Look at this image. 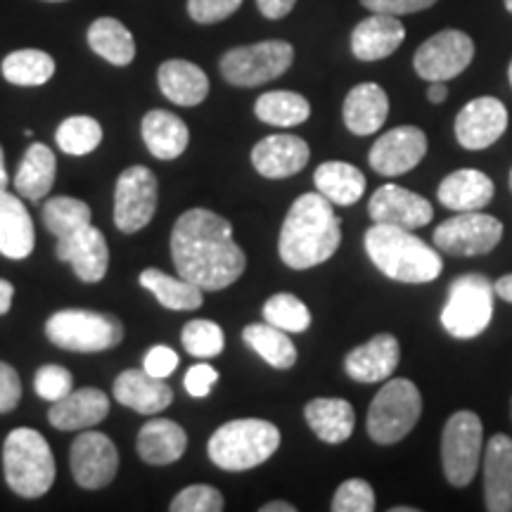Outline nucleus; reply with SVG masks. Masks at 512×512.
I'll use <instances>...</instances> for the list:
<instances>
[{"label":"nucleus","instance_id":"f257e3e1","mask_svg":"<svg viewBox=\"0 0 512 512\" xmlns=\"http://www.w3.org/2000/svg\"><path fill=\"white\" fill-rule=\"evenodd\" d=\"M171 259L181 278L204 292L226 290L245 273L247 256L233 240L228 219L209 209H190L171 230Z\"/></svg>","mask_w":512,"mask_h":512},{"label":"nucleus","instance_id":"f03ea898","mask_svg":"<svg viewBox=\"0 0 512 512\" xmlns=\"http://www.w3.org/2000/svg\"><path fill=\"white\" fill-rule=\"evenodd\" d=\"M342 242V221L335 204L320 192L297 197L280 228L278 252L285 266L294 271L320 266L335 256Z\"/></svg>","mask_w":512,"mask_h":512},{"label":"nucleus","instance_id":"7ed1b4c3","mask_svg":"<svg viewBox=\"0 0 512 512\" xmlns=\"http://www.w3.org/2000/svg\"><path fill=\"white\" fill-rule=\"evenodd\" d=\"M363 242L377 271L399 283H432L444 271L439 249L427 245L408 228L373 223Z\"/></svg>","mask_w":512,"mask_h":512},{"label":"nucleus","instance_id":"20e7f679","mask_svg":"<svg viewBox=\"0 0 512 512\" xmlns=\"http://www.w3.org/2000/svg\"><path fill=\"white\" fill-rule=\"evenodd\" d=\"M280 430L268 420L240 418L221 425L211 434L207 453L216 467L228 472H245L266 463L278 451Z\"/></svg>","mask_w":512,"mask_h":512},{"label":"nucleus","instance_id":"39448f33","mask_svg":"<svg viewBox=\"0 0 512 512\" xmlns=\"http://www.w3.org/2000/svg\"><path fill=\"white\" fill-rule=\"evenodd\" d=\"M5 482L17 496L41 498L55 484V456L41 432L17 427L3 444Z\"/></svg>","mask_w":512,"mask_h":512},{"label":"nucleus","instance_id":"423d86ee","mask_svg":"<svg viewBox=\"0 0 512 512\" xmlns=\"http://www.w3.org/2000/svg\"><path fill=\"white\" fill-rule=\"evenodd\" d=\"M496 290L482 273L460 275L448 287V299L441 309V325L451 337L475 339L494 320Z\"/></svg>","mask_w":512,"mask_h":512},{"label":"nucleus","instance_id":"0eeeda50","mask_svg":"<svg viewBox=\"0 0 512 512\" xmlns=\"http://www.w3.org/2000/svg\"><path fill=\"white\" fill-rule=\"evenodd\" d=\"M46 335L55 347L76 354H98L121 344L124 323L112 313L64 309L48 318Z\"/></svg>","mask_w":512,"mask_h":512},{"label":"nucleus","instance_id":"6e6552de","mask_svg":"<svg viewBox=\"0 0 512 512\" xmlns=\"http://www.w3.org/2000/svg\"><path fill=\"white\" fill-rule=\"evenodd\" d=\"M422 396L406 377H394L375 394L368 408V437L380 446H392L406 439L418 425Z\"/></svg>","mask_w":512,"mask_h":512},{"label":"nucleus","instance_id":"1a4fd4ad","mask_svg":"<svg viewBox=\"0 0 512 512\" xmlns=\"http://www.w3.org/2000/svg\"><path fill=\"white\" fill-rule=\"evenodd\" d=\"M484 456V427L477 413L458 411L446 420L441 434V465L448 484H472Z\"/></svg>","mask_w":512,"mask_h":512},{"label":"nucleus","instance_id":"9d476101","mask_svg":"<svg viewBox=\"0 0 512 512\" xmlns=\"http://www.w3.org/2000/svg\"><path fill=\"white\" fill-rule=\"evenodd\" d=\"M294 62V48L287 41H261L228 50L221 57V74L230 86L254 88L283 76Z\"/></svg>","mask_w":512,"mask_h":512},{"label":"nucleus","instance_id":"9b49d317","mask_svg":"<svg viewBox=\"0 0 512 512\" xmlns=\"http://www.w3.org/2000/svg\"><path fill=\"white\" fill-rule=\"evenodd\" d=\"M434 247L451 256H482L503 240V223L482 211H456L434 228Z\"/></svg>","mask_w":512,"mask_h":512},{"label":"nucleus","instance_id":"f8f14e48","mask_svg":"<svg viewBox=\"0 0 512 512\" xmlns=\"http://www.w3.org/2000/svg\"><path fill=\"white\" fill-rule=\"evenodd\" d=\"M159 202L157 176L147 166H128L114 188V226L133 235L155 219Z\"/></svg>","mask_w":512,"mask_h":512},{"label":"nucleus","instance_id":"ddd939ff","mask_svg":"<svg viewBox=\"0 0 512 512\" xmlns=\"http://www.w3.org/2000/svg\"><path fill=\"white\" fill-rule=\"evenodd\" d=\"M475 41L458 29H444L427 38L413 57V67L425 81H451L470 67Z\"/></svg>","mask_w":512,"mask_h":512},{"label":"nucleus","instance_id":"4468645a","mask_svg":"<svg viewBox=\"0 0 512 512\" xmlns=\"http://www.w3.org/2000/svg\"><path fill=\"white\" fill-rule=\"evenodd\" d=\"M72 475L81 489H105L119 470V451L107 434L86 430L72 444Z\"/></svg>","mask_w":512,"mask_h":512},{"label":"nucleus","instance_id":"2eb2a0df","mask_svg":"<svg viewBox=\"0 0 512 512\" xmlns=\"http://www.w3.org/2000/svg\"><path fill=\"white\" fill-rule=\"evenodd\" d=\"M427 155V136L418 126H399L377 138L370 150V166L380 176L394 178L413 171Z\"/></svg>","mask_w":512,"mask_h":512},{"label":"nucleus","instance_id":"dca6fc26","mask_svg":"<svg viewBox=\"0 0 512 512\" xmlns=\"http://www.w3.org/2000/svg\"><path fill=\"white\" fill-rule=\"evenodd\" d=\"M368 214L373 223H387L408 230H418L434 219L430 200L418 192L387 183L373 192L368 202Z\"/></svg>","mask_w":512,"mask_h":512},{"label":"nucleus","instance_id":"f3484780","mask_svg":"<svg viewBox=\"0 0 512 512\" xmlns=\"http://www.w3.org/2000/svg\"><path fill=\"white\" fill-rule=\"evenodd\" d=\"M508 128V110L498 98L470 100L456 117V138L465 150H486Z\"/></svg>","mask_w":512,"mask_h":512},{"label":"nucleus","instance_id":"a211bd4d","mask_svg":"<svg viewBox=\"0 0 512 512\" xmlns=\"http://www.w3.org/2000/svg\"><path fill=\"white\" fill-rule=\"evenodd\" d=\"M55 254L60 261L72 264L76 278L83 283H100L110 268V247H107L105 235L93 223L67 238H57Z\"/></svg>","mask_w":512,"mask_h":512},{"label":"nucleus","instance_id":"6ab92c4d","mask_svg":"<svg viewBox=\"0 0 512 512\" xmlns=\"http://www.w3.org/2000/svg\"><path fill=\"white\" fill-rule=\"evenodd\" d=\"M311 150L304 138L290 136V133H275L254 145L252 166L259 176L271 178V181H283V178L297 176L299 171L309 164Z\"/></svg>","mask_w":512,"mask_h":512},{"label":"nucleus","instance_id":"aec40b11","mask_svg":"<svg viewBox=\"0 0 512 512\" xmlns=\"http://www.w3.org/2000/svg\"><path fill=\"white\" fill-rule=\"evenodd\" d=\"M401 361V347L399 339L389 332L375 335L368 339L361 347L351 349L347 358H344V370L351 380L363 384H375L382 380H389L392 373Z\"/></svg>","mask_w":512,"mask_h":512},{"label":"nucleus","instance_id":"412c9836","mask_svg":"<svg viewBox=\"0 0 512 512\" xmlns=\"http://www.w3.org/2000/svg\"><path fill=\"white\" fill-rule=\"evenodd\" d=\"M484 501L489 512H512V439L494 434L484 446Z\"/></svg>","mask_w":512,"mask_h":512},{"label":"nucleus","instance_id":"4be33fe9","mask_svg":"<svg viewBox=\"0 0 512 512\" xmlns=\"http://www.w3.org/2000/svg\"><path fill=\"white\" fill-rule=\"evenodd\" d=\"M110 415V399L98 387H83L55 401L48 422L60 432H79L100 425Z\"/></svg>","mask_w":512,"mask_h":512},{"label":"nucleus","instance_id":"5701e85b","mask_svg":"<svg viewBox=\"0 0 512 512\" xmlns=\"http://www.w3.org/2000/svg\"><path fill=\"white\" fill-rule=\"evenodd\" d=\"M406 38V27L399 17L373 12V15L356 24L351 34V53L361 62H377L399 50Z\"/></svg>","mask_w":512,"mask_h":512},{"label":"nucleus","instance_id":"b1692460","mask_svg":"<svg viewBox=\"0 0 512 512\" xmlns=\"http://www.w3.org/2000/svg\"><path fill=\"white\" fill-rule=\"evenodd\" d=\"M114 399L121 406L143 415H157L171 406L174 392L162 377L150 375L147 370H124L114 380Z\"/></svg>","mask_w":512,"mask_h":512},{"label":"nucleus","instance_id":"393cba45","mask_svg":"<svg viewBox=\"0 0 512 512\" xmlns=\"http://www.w3.org/2000/svg\"><path fill=\"white\" fill-rule=\"evenodd\" d=\"M36 247V228L27 207L8 190H0V254L22 261Z\"/></svg>","mask_w":512,"mask_h":512},{"label":"nucleus","instance_id":"a878e982","mask_svg":"<svg viewBox=\"0 0 512 512\" xmlns=\"http://www.w3.org/2000/svg\"><path fill=\"white\" fill-rule=\"evenodd\" d=\"M389 114V98L377 83H358L347 95L342 107L344 124L354 136H373Z\"/></svg>","mask_w":512,"mask_h":512},{"label":"nucleus","instance_id":"bb28decb","mask_svg":"<svg viewBox=\"0 0 512 512\" xmlns=\"http://www.w3.org/2000/svg\"><path fill=\"white\" fill-rule=\"evenodd\" d=\"M494 181L477 169H458L439 183L437 197L451 211H482L494 200Z\"/></svg>","mask_w":512,"mask_h":512},{"label":"nucleus","instance_id":"cd10ccee","mask_svg":"<svg viewBox=\"0 0 512 512\" xmlns=\"http://www.w3.org/2000/svg\"><path fill=\"white\" fill-rule=\"evenodd\" d=\"M157 81L164 98L181 107L202 105L209 95L207 74L188 60H166L159 67Z\"/></svg>","mask_w":512,"mask_h":512},{"label":"nucleus","instance_id":"c85d7f7f","mask_svg":"<svg viewBox=\"0 0 512 512\" xmlns=\"http://www.w3.org/2000/svg\"><path fill=\"white\" fill-rule=\"evenodd\" d=\"M138 456L147 465H171L183 458L185 448H188V434L178 422L155 418L145 422L143 430L138 432Z\"/></svg>","mask_w":512,"mask_h":512},{"label":"nucleus","instance_id":"c756f323","mask_svg":"<svg viewBox=\"0 0 512 512\" xmlns=\"http://www.w3.org/2000/svg\"><path fill=\"white\" fill-rule=\"evenodd\" d=\"M140 133H143L150 155L164 159V162L181 157L190 143V131L185 126V121L166 110L147 112L143 117Z\"/></svg>","mask_w":512,"mask_h":512},{"label":"nucleus","instance_id":"7c9ffc66","mask_svg":"<svg viewBox=\"0 0 512 512\" xmlns=\"http://www.w3.org/2000/svg\"><path fill=\"white\" fill-rule=\"evenodd\" d=\"M304 418L325 444H344L356 427V413L347 399H313L306 403Z\"/></svg>","mask_w":512,"mask_h":512},{"label":"nucleus","instance_id":"2f4dec72","mask_svg":"<svg viewBox=\"0 0 512 512\" xmlns=\"http://www.w3.org/2000/svg\"><path fill=\"white\" fill-rule=\"evenodd\" d=\"M57 174L55 152L48 145L34 143L24 152L22 164L15 174V190L29 202H41L53 190Z\"/></svg>","mask_w":512,"mask_h":512},{"label":"nucleus","instance_id":"473e14b6","mask_svg":"<svg viewBox=\"0 0 512 512\" xmlns=\"http://www.w3.org/2000/svg\"><path fill=\"white\" fill-rule=\"evenodd\" d=\"M316 190L323 197H328L337 207H351L363 197L366 192V176L354 164L347 162H323L313 174Z\"/></svg>","mask_w":512,"mask_h":512},{"label":"nucleus","instance_id":"72a5a7b5","mask_svg":"<svg viewBox=\"0 0 512 512\" xmlns=\"http://www.w3.org/2000/svg\"><path fill=\"white\" fill-rule=\"evenodd\" d=\"M138 280L169 311H195L204 304L202 287H197L185 278H176V275L159 271V268H145Z\"/></svg>","mask_w":512,"mask_h":512},{"label":"nucleus","instance_id":"f704fd0d","mask_svg":"<svg viewBox=\"0 0 512 512\" xmlns=\"http://www.w3.org/2000/svg\"><path fill=\"white\" fill-rule=\"evenodd\" d=\"M88 46L95 55L107 60L114 67H126L136 57V41L119 19L100 17L88 29Z\"/></svg>","mask_w":512,"mask_h":512},{"label":"nucleus","instance_id":"c9c22d12","mask_svg":"<svg viewBox=\"0 0 512 512\" xmlns=\"http://www.w3.org/2000/svg\"><path fill=\"white\" fill-rule=\"evenodd\" d=\"M242 339L252 351H256L268 366L278 370H290L297 363V349L285 330L271 323H252L242 330Z\"/></svg>","mask_w":512,"mask_h":512},{"label":"nucleus","instance_id":"e433bc0d","mask_svg":"<svg viewBox=\"0 0 512 512\" xmlns=\"http://www.w3.org/2000/svg\"><path fill=\"white\" fill-rule=\"evenodd\" d=\"M254 114L264 124L290 128L304 124L311 117V105L304 95L292 91H271L259 95L254 102Z\"/></svg>","mask_w":512,"mask_h":512},{"label":"nucleus","instance_id":"4c0bfd02","mask_svg":"<svg viewBox=\"0 0 512 512\" xmlns=\"http://www.w3.org/2000/svg\"><path fill=\"white\" fill-rule=\"evenodd\" d=\"M3 76L12 86H43L53 79L55 74V60L48 53L36 48L15 50L3 60Z\"/></svg>","mask_w":512,"mask_h":512},{"label":"nucleus","instance_id":"58836bf2","mask_svg":"<svg viewBox=\"0 0 512 512\" xmlns=\"http://www.w3.org/2000/svg\"><path fill=\"white\" fill-rule=\"evenodd\" d=\"M93 219V211L83 200L76 197H53L43 204V226H46L55 238H67Z\"/></svg>","mask_w":512,"mask_h":512},{"label":"nucleus","instance_id":"ea45409f","mask_svg":"<svg viewBox=\"0 0 512 512\" xmlns=\"http://www.w3.org/2000/svg\"><path fill=\"white\" fill-rule=\"evenodd\" d=\"M55 143L64 155L83 157L91 155L102 143V126L93 117H69L64 119L55 131Z\"/></svg>","mask_w":512,"mask_h":512},{"label":"nucleus","instance_id":"a19ab883","mask_svg":"<svg viewBox=\"0 0 512 512\" xmlns=\"http://www.w3.org/2000/svg\"><path fill=\"white\" fill-rule=\"evenodd\" d=\"M264 320L285 332H306L311 328V311L297 294L278 292L264 304Z\"/></svg>","mask_w":512,"mask_h":512},{"label":"nucleus","instance_id":"79ce46f5","mask_svg":"<svg viewBox=\"0 0 512 512\" xmlns=\"http://www.w3.org/2000/svg\"><path fill=\"white\" fill-rule=\"evenodd\" d=\"M183 349L195 358H214L219 356L223 347H226V335H223L221 325L214 320H190L181 332Z\"/></svg>","mask_w":512,"mask_h":512},{"label":"nucleus","instance_id":"37998d69","mask_svg":"<svg viewBox=\"0 0 512 512\" xmlns=\"http://www.w3.org/2000/svg\"><path fill=\"white\" fill-rule=\"evenodd\" d=\"M226 508L219 489L209 484H192L178 491L171 501V512H221Z\"/></svg>","mask_w":512,"mask_h":512},{"label":"nucleus","instance_id":"c03bdc74","mask_svg":"<svg viewBox=\"0 0 512 512\" xmlns=\"http://www.w3.org/2000/svg\"><path fill=\"white\" fill-rule=\"evenodd\" d=\"M332 510L335 512H373L375 510V491L366 479H347L339 484L332 496Z\"/></svg>","mask_w":512,"mask_h":512},{"label":"nucleus","instance_id":"a18cd8bd","mask_svg":"<svg viewBox=\"0 0 512 512\" xmlns=\"http://www.w3.org/2000/svg\"><path fill=\"white\" fill-rule=\"evenodd\" d=\"M34 389L43 401L55 403L64 399L69 392H74V375L64 366L50 363V366L38 368V373L34 377Z\"/></svg>","mask_w":512,"mask_h":512},{"label":"nucleus","instance_id":"49530a36","mask_svg":"<svg viewBox=\"0 0 512 512\" xmlns=\"http://www.w3.org/2000/svg\"><path fill=\"white\" fill-rule=\"evenodd\" d=\"M242 0H188V15L197 24H216L238 12Z\"/></svg>","mask_w":512,"mask_h":512},{"label":"nucleus","instance_id":"de8ad7c7","mask_svg":"<svg viewBox=\"0 0 512 512\" xmlns=\"http://www.w3.org/2000/svg\"><path fill=\"white\" fill-rule=\"evenodd\" d=\"M22 401V380L10 363L0 361V413H12Z\"/></svg>","mask_w":512,"mask_h":512},{"label":"nucleus","instance_id":"09e8293b","mask_svg":"<svg viewBox=\"0 0 512 512\" xmlns=\"http://www.w3.org/2000/svg\"><path fill=\"white\" fill-rule=\"evenodd\" d=\"M219 382V373H216V368H211L209 363H197V366H192L188 373H185V392L190 396H195V399H204V396L211 394V387Z\"/></svg>","mask_w":512,"mask_h":512},{"label":"nucleus","instance_id":"8fccbe9b","mask_svg":"<svg viewBox=\"0 0 512 512\" xmlns=\"http://www.w3.org/2000/svg\"><path fill=\"white\" fill-rule=\"evenodd\" d=\"M143 368L150 375L162 377L166 380L169 375H174V370L178 368V354L171 347H164V344H157L147 351L143 358Z\"/></svg>","mask_w":512,"mask_h":512},{"label":"nucleus","instance_id":"3c124183","mask_svg":"<svg viewBox=\"0 0 512 512\" xmlns=\"http://www.w3.org/2000/svg\"><path fill=\"white\" fill-rule=\"evenodd\" d=\"M437 0H361L363 8H368L370 12H384V15H413V12H422Z\"/></svg>","mask_w":512,"mask_h":512},{"label":"nucleus","instance_id":"603ef678","mask_svg":"<svg viewBox=\"0 0 512 512\" xmlns=\"http://www.w3.org/2000/svg\"><path fill=\"white\" fill-rule=\"evenodd\" d=\"M256 5L266 19H283L290 15L297 0H256Z\"/></svg>","mask_w":512,"mask_h":512},{"label":"nucleus","instance_id":"864d4df0","mask_svg":"<svg viewBox=\"0 0 512 512\" xmlns=\"http://www.w3.org/2000/svg\"><path fill=\"white\" fill-rule=\"evenodd\" d=\"M12 297H15V287H12L8 280L0 278V316H5V313L10 311Z\"/></svg>","mask_w":512,"mask_h":512},{"label":"nucleus","instance_id":"5fc2aeb1","mask_svg":"<svg viewBox=\"0 0 512 512\" xmlns=\"http://www.w3.org/2000/svg\"><path fill=\"white\" fill-rule=\"evenodd\" d=\"M446 98H448L446 81H432V86L427 88V100H430L432 105H441Z\"/></svg>","mask_w":512,"mask_h":512},{"label":"nucleus","instance_id":"6e6d98bb","mask_svg":"<svg viewBox=\"0 0 512 512\" xmlns=\"http://www.w3.org/2000/svg\"><path fill=\"white\" fill-rule=\"evenodd\" d=\"M494 290H496V297H501L503 302L512 304V273L503 275V278H498L494 283Z\"/></svg>","mask_w":512,"mask_h":512},{"label":"nucleus","instance_id":"4d7b16f0","mask_svg":"<svg viewBox=\"0 0 512 512\" xmlns=\"http://www.w3.org/2000/svg\"><path fill=\"white\" fill-rule=\"evenodd\" d=\"M297 508H294L292 503H285V501H271L266 505H261V512H294Z\"/></svg>","mask_w":512,"mask_h":512},{"label":"nucleus","instance_id":"13d9d810","mask_svg":"<svg viewBox=\"0 0 512 512\" xmlns=\"http://www.w3.org/2000/svg\"><path fill=\"white\" fill-rule=\"evenodd\" d=\"M10 176L8 169H5V155H3V147H0V190H8Z\"/></svg>","mask_w":512,"mask_h":512},{"label":"nucleus","instance_id":"bf43d9fd","mask_svg":"<svg viewBox=\"0 0 512 512\" xmlns=\"http://www.w3.org/2000/svg\"><path fill=\"white\" fill-rule=\"evenodd\" d=\"M392 512H418L415 508H392Z\"/></svg>","mask_w":512,"mask_h":512},{"label":"nucleus","instance_id":"052dcab7","mask_svg":"<svg viewBox=\"0 0 512 512\" xmlns=\"http://www.w3.org/2000/svg\"><path fill=\"white\" fill-rule=\"evenodd\" d=\"M505 8H508V12L512 15V0H505Z\"/></svg>","mask_w":512,"mask_h":512},{"label":"nucleus","instance_id":"680f3d73","mask_svg":"<svg viewBox=\"0 0 512 512\" xmlns=\"http://www.w3.org/2000/svg\"><path fill=\"white\" fill-rule=\"evenodd\" d=\"M508 76H510V83H512V62H510V69H508Z\"/></svg>","mask_w":512,"mask_h":512},{"label":"nucleus","instance_id":"e2e57ef3","mask_svg":"<svg viewBox=\"0 0 512 512\" xmlns=\"http://www.w3.org/2000/svg\"><path fill=\"white\" fill-rule=\"evenodd\" d=\"M46 3H62V0H46Z\"/></svg>","mask_w":512,"mask_h":512},{"label":"nucleus","instance_id":"0e129e2a","mask_svg":"<svg viewBox=\"0 0 512 512\" xmlns=\"http://www.w3.org/2000/svg\"><path fill=\"white\" fill-rule=\"evenodd\" d=\"M510 190H512V171H510Z\"/></svg>","mask_w":512,"mask_h":512},{"label":"nucleus","instance_id":"69168bd1","mask_svg":"<svg viewBox=\"0 0 512 512\" xmlns=\"http://www.w3.org/2000/svg\"><path fill=\"white\" fill-rule=\"evenodd\" d=\"M510 411H512V406H510Z\"/></svg>","mask_w":512,"mask_h":512}]
</instances>
